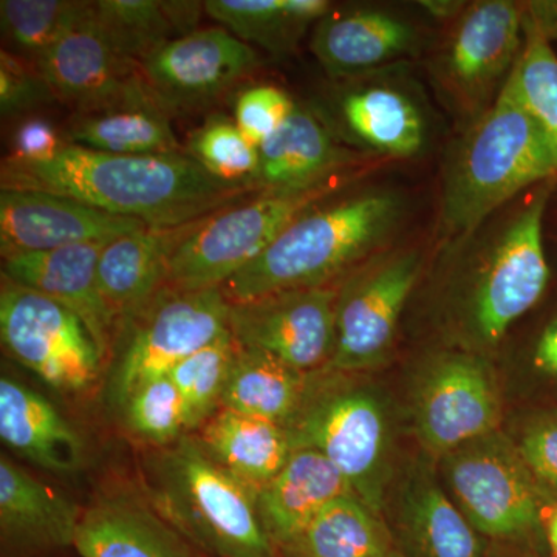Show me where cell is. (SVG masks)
<instances>
[{
    "label": "cell",
    "mask_w": 557,
    "mask_h": 557,
    "mask_svg": "<svg viewBox=\"0 0 557 557\" xmlns=\"http://www.w3.org/2000/svg\"><path fill=\"white\" fill-rule=\"evenodd\" d=\"M416 32L405 21L376 10H359L319 22L311 50L335 76L380 67L408 53Z\"/></svg>",
    "instance_id": "d4e9b609"
},
{
    "label": "cell",
    "mask_w": 557,
    "mask_h": 557,
    "mask_svg": "<svg viewBox=\"0 0 557 557\" xmlns=\"http://www.w3.org/2000/svg\"><path fill=\"white\" fill-rule=\"evenodd\" d=\"M395 552L379 515L351 493L322 509L284 549L288 557H394Z\"/></svg>",
    "instance_id": "4dcf8cb0"
},
{
    "label": "cell",
    "mask_w": 557,
    "mask_h": 557,
    "mask_svg": "<svg viewBox=\"0 0 557 557\" xmlns=\"http://www.w3.org/2000/svg\"><path fill=\"white\" fill-rule=\"evenodd\" d=\"M420 265V255L408 252L368 271L338 293L336 347L330 370L368 369L386 355Z\"/></svg>",
    "instance_id": "5bb4252c"
},
{
    "label": "cell",
    "mask_w": 557,
    "mask_h": 557,
    "mask_svg": "<svg viewBox=\"0 0 557 557\" xmlns=\"http://www.w3.org/2000/svg\"><path fill=\"white\" fill-rule=\"evenodd\" d=\"M106 242L2 258V274L67 307L89 329L102 361L113 355L121 335L115 314L102 298L98 262Z\"/></svg>",
    "instance_id": "e0dca14e"
},
{
    "label": "cell",
    "mask_w": 557,
    "mask_h": 557,
    "mask_svg": "<svg viewBox=\"0 0 557 557\" xmlns=\"http://www.w3.org/2000/svg\"><path fill=\"white\" fill-rule=\"evenodd\" d=\"M295 109V102L278 87L255 86L237 98L234 121L242 134L260 148L281 129Z\"/></svg>",
    "instance_id": "ab89813d"
},
{
    "label": "cell",
    "mask_w": 557,
    "mask_h": 557,
    "mask_svg": "<svg viewBox=\"0 0 557 557\" xmlns=\"http://www.w3.org/2000/svg\"><path fill=\"white\" fill-rule=\"evenodd\" d=\"M146 226L60 194L0 189L2 258L79 244H109Z\"/></svg>",
    "instance_id": "9a60e30c"
},
{
    "label": "cell",
    "mask_w": 557,
    "mask_h": 557,
    "mask_svg": "<svg viewBox=\"0 0 557 557\" xmlns=\"http://www.w3.org/2000/svg\"><path fill=\"white\" fill-rule=\"evenodd\" d=\"M67 145V139L49 121L32 116L22 121L14 132L9 159L21 163H44L53 160Z\"/></svg>",
    "instance_id": "b9f144b4"
},
{
    "label": "cell",
    "mask_w": 557,
    "mask_h": 557,
    "mask_svg": "<svg viewBox=\"0 0 557 557\" xmlns=\"http://www.w3.org/2000/svg\"><path fill=\"white\" fill-rule=\"evenodd\" d=\"M417 420L421 438L437 453L496 432L500 399L486 362L469 355L442 359L421 388Z\"/></svg>",
    "instance_id": "2e32d148"
},
{
    "label": "cell",
    "mask_w": 557,
    "mask_h": 557,
    "mask_svg": "<svg viewBox=\"0 0 557 557\" xmlns=\"http://www.w3.org/2000/svg\"><path fill=\"white\" fill-rule=\"evenodd\" d=\"M343 113L350 131L380 152L410 157L424 145V123L416 106L391 87L350 91Z\"/></svg>",
    "instance_id": "d6a6232c"
},
{
    "label": "cell",
    "mask_w": 557,
    "mask_h": 557,
    "mask_svg": "<svg viewBox=\"0 0 557 557\" xmlns=\"http://www.w3.org/2000/svg\"><path fill=\"white\" fill-rule=\"evenodd\" d=\"M357 177L348 171L309 188L269 190L209 215L172 255L166 287L218 288L265 251L293 220Z\"/></svg>",
    "instance_id": "5b68a950"
},
{
    "label": "cell",
    "mask_w": 557,
    "mask_h": 557,
    "mask_svg": "<svg viewBox=\"0 0 557 557\" xmlns=\"http://www.w3.org/2000/svg\"><path fill=\"white\" fill-rule=\"evenodd\" d=\"M83 511L5 454L0 457V534L7 548L33 555L73 547Z\"/></svg>",
    "instance_id": "d6986e66"
},
{
    "label": "cell",
    "mask_w": 557,
    "mask_h": 557,
    "mask_svg": "<svg viewBox=\"0 0 557 557\" xmlns=\"http://www.w3.org/2000/svg\"><path fill=\"white\" fill-rule=\"evenodd\" d=\"M523 3L485 0L469 7L450 40L446 67L465 95L480 97L519 57Z\"/></svg>",
    "instance_id": "44dd1931"
},
{
    "label": "cell",
    "mask_w": 557,
    "mask_h": 557,
    "mask_svg": "<svg viewBox=\"0 0 557 557\" xmlns=\"http://www.w3.org/2000/svg\"><path fill=\"white\" fill-rule=\"evenodd\" d=\"M0 338L10 357L61 392L90 387L104 366L78 314L3 274Z\"/></svg>",
    "instance_id": "52a82bcc"
},
{
    "label": "cell",
    "mask_w": 557,
    "mask_h": 557,
    "mask_svg": "<svg viewBox=\"0 0 557 557\" xmlns=\"http://www.w3.org/2000/svg\"><path fill=\"white\" fill-rule=\"evenodd\" d=\"M121 405L132 434L152 445H170L188 431L185 406L170 375L141 384Z\"/></svg>",
    "instance_id": "74e56055"
},
{
    "label": "cell",
    "mask_w": 557,
    "mask_h": 557,
    "mask_svg": "<svg viewBox=\"0 0 557 557\" xmlns=\"http://www.w3.org/2000/svg\"><path fill=\"white\" fill-rule=\"evenodd\" d=\"M153 511L205 557H276L255 491L183 435L150 468Z\"/></svg>",
    "instance_id": "3957f363"
},
{
    "label": "cell",
    "mask_w": 557,
    "mask_h": 557,
    "mask_svg": "<svg viewBox=\"0 0 557 557\" xmlns=\"http://www.w3.org/2000/svg\"><path fill=\"white\" fill-rule=\"evenodd\" d=\"M57 102L49 83L38 65L11 53L0 51V112L3 119L35 112Z\"/></svg>",
    "instance_id": "f35d334b"
},
{
    "label": "cell",
    "mask_w": 557,
    "mask_h": 557,
    "mask_svg": "<svg viewBox=\"0 0 557 557\" xmlns=\"http://www.w3.org/2000/svg\"><path fill=\"white\" fill-rule=\"evenodd\" d=\"M73 548L81 557H194L156 511L121 497L84 509Z\"/></svg>",
    "instance_id": "cb8c5ba5"
},
{
    "label": "cell",
    "mask_w": 557,
    "mask_h": 557,
    "mask_svg": "<svg viewBox=\"0 0 557 557\" xmlns=\"http://www.w3.org/2000/svg\"><path fill=\"white\" fill-rule=\"evenodd\" d=\"M545 537L553 557H557V508L549 512L545 522Z\"/></svg>",
    "instance_id": "bcb514c9"
},
{
    "label": "cell",
    "mask_w": 557,
    "mask_h": 557,
    "mask_svg": "<svg viewBox=\"0 0 557 557\" xmlns=\"http://www.w3.org/2000/svg\"><path fill=\"white\" fill-rule=\"evenodd\" d=\"M325 0H207L205 13L249 46L287 53L311 22L327 16Z\"/></svg>",
    "instance_id": "f546056e"
},
{
    "label": "cell",
    "mask_w": 557,
    "mask_h": 557,
    "mask_svg": "<svg viewBox=\"0 0 557 557\" xmlns=\"http://www.w3.org/2000/svg\"><path fill=\"white\" fill-rule=\"evenodd\" d=\"M448 479L463 515L482 536L520 541L539 527L536 480L502 435L487 434L449 453Z\"/></svg>",
    "instance_id": "9c48e42d"
},
{
    "label": "cell",
    "mask_w": 557,
    "mask_h": 557,
    "mask_svg": "<svg viewBox=\"0 0 557 557\" xmlns=\"http://www.w3.org/2000/svg\"><path fill=\"white\" fill-rule=\"evenodd\" d=\"M336 302L338 292L327 285L230 302V332L240 346L311 375L335 355Z\"/></svg>",
    "instance_id": "8fae6325"
},
{
    "label": "cell",
    "mask_w": 557,
    "mask_h": 557,
    "mask_svg": "<svg viewBox=\"0 0 557 557\" xmlns=\"http://www.w3.org/2000/svg\"><path fill=\"white\" fill-rule=\"evenodd\" d=\"M534 362L544 372L557 375V319L542 333L534 354Z\"/></svg>",
    "instance_id": "ee69618b"
},
{
    "label": "cell",
    "mask_w": 557,
    "mask_h": 557,
    "mask_svg": "<svg viewBox=\"0 0 557 557\" xmlns=\"http://www.w3.org/2000/svg\"><path fill=\"white\" fill-rule=\"evenodd\" d=\"M87 2L79 0H2L3 50L38 65L81 20Z\"/></svg>",
    "instance_id": "836d02e7"
},
{
    "label": "cell",
    "mask_w": 557,
    "mask_h": 557,
    "mask_svg": "<svg viewBox=\"0 0 557 557\" xmlns=\"http://www.w3.org/2000/svg\"><path fill=\"white\" fill-rule=\"evenodd\" d=\"M293 449H317L379 515L386 485V417L379 399L336 381L310 380L306 397L284 424Z\"/></svg>",
    "instance_id": "8992f818"
},
{
    "label": "cell",
    "mask_w": 557,
    "mask_h": 557,
    "mask_svg": "<svg viewBox=\"0 0 557 557\" xmlns=\"http://www.w3.org/2000/svg\"><path fill=\"white\" fill-rule=\"evenodd\" d=\"M394 557H403V556H401V553H399L398 549H397V552H395Z\"/></svg>",
    "instance_id": "7dc6e473"
},
{
    "label": "cell",
    "mask_w": 557,
    "mask_h": 557,
    "mask_svg": "<svg viewBox=\"0 0 557 557\" xmlns=\"http://www.w3.org/2000/svg\"><path fill=\"white\" fill-rule=\"evenodd\" d=\"M311 375L293 369L267 351L236 343L222 409L284 426L306 397Z\"/></svg>",
    "instance_id": "83f0119b"
},
{
    "label": "cell",
    "mask_w": 557,
    "mask_h": 557,
    "mask_svg": "<svg viewBox=\"0 0 557 557\" xmlns=\"http://www.w3.org/2000/svg\"><path fill=\"white\" fill-rule=\"evenodd\" d=\"M392 194H362L304 212L265 251L222 285L228 302L322 287L364 258L397 222Z\"/></svg>",
    "instance_id": "7a4b0ae2"
},
{
    "label": "cell",
    "mask_w": 557,
    "mask_h": 557,
    "mask_svg": "<svg viewBox=\"0 0 557 557\" xmlns=\"http://www.w3.org/2000/svg\"><path fill=\"white\" fill-rule=\"evenodd\" d=\"M520 100L547 141L557 168V54L523 16V47L511 69Z\"/></svg>",
    "instance_id": "d590c367"
},
{
    "label": "cell",
    "mask_w": 557,
    "mask_h": 557,
    "mask_svg": "<svg viewBox=\"0 0 557 557\" xmlns=\"http://www.w3.org/2000/svg\"><path fill=\"white\" fill-rule=\"evenodd\" d=\"M0 189L60 194L149 226L183 225L260 194L219 182L186 152L115 156L70 143L44 163L5 157Z\"/></svg>",
    "instance_id": "6da1fadb"
},
{
    "label": "cell",
    "mask_w": 557,
    "mask_h": 557,
    "mask_svg": "<svg viewBox=\"0 0 557 557\" xmlns=\"http://www.w3.org/2000/svg\"><path fill=\"white\" fill-rule=\"evenodd\" d=\"M234 348L236 341L228 330L168 373L183 399L188 431H197L222 409Z\"/></svg>",
    "instance_id": "e575fe53"
},
{
    "label": "cell",
    "mask_w": 557,
    "mask_h": 557,
    "mask_svg": "<svg viewBox=\"0 0 557 557\" xmlns=\"http://www.w3.org/2000/svg\"><path fill=\"white\" fill-rule=\"evenodd\" d=\"M228 330L230 302L222 288L161 289L121 333L126 344L115 372L116 397L123 403Z\"/></svg>",
    "instance_id": "ba28073f"
},
{
    "label": "cell",
    "mask_w": 557,
    "mask_h": 557,
    "mask_svg": "<svg viewBox=\"0 0 557 557\" xmlns=\"http://www.w3.org/2000/svg\"><path fill=\"white\" fill-rule=\"evenodd\" d=\"M350 493L347 480L327 457L300 448L293 449L284 468L260 487L256 502L271 542L284 552L322 509Z\"/></svg>",
    "instance_id": "ffe728a7"
},
{
    "label": "cell",
    "mask_w": 557,
    "mask_h": 557,
    "mask_svg": "<svg viewBox=\"0 0 557 557\" xmlns=\"http://www.w3.org/2000/svg\"><path fill=\"white\" fill-rule=\"evenodd\" d=\"M197 431L208 456L256 494L293 453L282 424L234 410L220 409Z\"/></svg>",
    "instance_id": "484cf974"
},
{
    "label": "cell",
    "mask_w": 557,
    "mask_h": 557,
    "mask_svg": "<svg viewBox=\"0 0 557 557\" xmlns=\"http://www.w3.org/2000/svg\"><path fill=\"white\" fill-rule=\"evenodd\" d=\"M39 70L57 101L72 110V115L161 104L141 65L119 53L95 24L90 2L81 20L44 58Z\"/></svg>",
    "instance_id": "30bf717a"
},
{
    "label": "cell",
    "mask_w": 557,
    "mask_h": 557,
    "mask_svg": "<svg viewBox=\"0 0 557 557\" xmlns=\"http://www.w3.org/2000/svg\"><path fill=\"white\" fill-rule=\"evenodd\" d=\"M553 183L545 182L494 249L474 298L475 332L487 344L536 306L547 288L549 269L544 249V214Z\"/></svg>",
    "instance_id": "7c38bea8"
},
{
    "label": "cell",
    "mask_w": 557,
    "mask_h": 557,
    "mask_svg": "<svg viewBox=\"0 0 557 557\" xmlns=\"http://www.w3.org/2000/svg\"><path fill=\"white\" fill-rule=\"evenodd\" d=\"M403 531L408 557H485L482 534L431 482L410 493Z\"/></svg>",
    "instance_id": "1f68e13d"
},
{
    "label": "cell",
    "mask_w": 557,
    "mask_h": 557,
    "mask_svg": "<svg viewBox=\"0 0 557 557\" xmlns=\"http://www.w3.org/2000/svg\"><path fill=\"white\" fill-rule=\"evenodd\" d=\"M91 17L127 60L141 64L172 40L199 30L205 2L183 0H95Z\"/></svg>",
    "instance_id": "4316f807"
},
{
    "label": "cell",
    "mask_w": 557,
    "mask_h": 557,
    "mask_svg": "<svg viewBox=\"0 0 557 557\" xmlns=\"http://www.w3.org/2000/svg\"><path fill=\"white\" fill-rule=\"evenodd\" d=\"M258 50L223 27L172 40L143 61L150 89L172 112L215 100L260 67Z\"/></svg>",
    "instance_id": "4fadbf2b"
},
{
    "label": "cell",
    "mask_w": 557,
    "mask_h": 557,
    "mask_svg": "<svg viewBox=\"0 0 557 557\" xmlns=\"http://www.w3.org/2000/svg\"><path fill=\"white\" fill-rule=\"evenodd\" d=\"M185 150L219 182L260 193L256 186L260 170L259 148L242 134L234 119L220 113L209 116L190 135Z\"/></svg>",
    "instance_id": "8d00e7d4"
},
{
    "label": "cell",
    "mask_w": 557,
    "mask_h": 557,
    "mask_svg": "<svg viewBox=\"0 0 557 557\" xmlns=\"http://www.w3.org/2000/svg\"><path fill=\"white\" fill-rule=\"evenodd\" d=\"M70 145L115 156H171L186 152L175 137L171 112L161 104L131 106L97 113H73Z\"/></svg>",
    "instance_id": "f1b7e54d"
},
{
    "label": "cell",
    "mask_w": 557,
    "mask_h": 557,
    "mask_svg": "<svg viewBox=\"0 0 557 557\" xmlns=\"http://www.w3.org/2000/svg\"><path fill=\"white\" fill-rule=\"evenodd\" d=\"M523 16L545 39H557V0H537L523 3Z\"/></svg>",
    "instance_id": "7bdbcfd3"
},
{
    "label": "cell",
    "mask_w": 557,
    "mask_h": 557,
    "mask_svg": "<svg viewBox=\"0 0 557 557\" xmlns=\"http://www.w3.org/2000/svg\"><path fill=\"white\" fill-rule=\"evenodd\" d=\"M557 177V168L536 121L516 89L511 70L493 109L469 137L449 180L445 218L467 236L520 190Z\"/></svg>",
    "instance_id": "277c9868"
},
{
    "label": "cell",
    "mask_w": 557,
    "mask_h": 557,
    "mask_svg": "<svg viewBox=\"0 0 557 557\" xmlns=\"http://www.w3.org/2000/svg\"><path fill=\"white\" fill-rule=\"evenodd\" d=\"M0 437L17 456L54 474L83 467L84 442L76 429L49 399L11 376L0 380Z\"/></svg>",
    "instance_id": "603a6c76"
},
{
    "label": "cell",
    "mask_w": 557,
    "mask_h": 557,
    "mask_svg": "<svg viewBox=\"0 0 557 557\" xmlns=\"http://www.w3.org/2000/svg\"><path fill=\"white\" fill-rule=\"evenodd\" d=\"M519 450L533 478L557 496V420L539 421L528 429Z\"/></svg>",
    "instance_id": "60d3db41"
},
{
    "label": "cell",
    "mask_w": 557,
    "mask_h": 557,
    "mask_svg": "<svg viewBox=\"0 0 557 557\" xmlns=\"http://www.w3.org/2000/svg\"><path fill=\"white\" fill-rule=\"evenodd\" d=\"M207 218L177 226H146L102 249L98 282L121 333L166 288L172 255Z\"/></svg>",
    "instance_id": "ac0fdd59"
},
{
    "label": "cell",
    "mask_w": 557,
    "mask_h": 557,
    "mask_svg": "<svg viewBox=\"0 0 557 557\" xmlns=\"http://www.w3.org/2000/svg\"><path fill=\"white\" fill-rule=\"evenodd\" d=\"M259 152L260 193L309 188L354 171L357 163L355 153L336 141L321 119L300 106Z\"/></svg>",
    "instance_id": "7402d4cb"
},
{
    "label": "cell",
    "mask_w": 557,
    "mask_h": 557,
    "mask_svg": "<svg viewBox=\"0 0 557 557\" xmlns=\"http://www.w3.org/2000/svg\"><path fill=\"white\" fill-rule=\"evenodd\" d=\"M421 5H423L429 13L434 14L435 17L445 20V17L456 14L457 11L460 10V5H463V3L446 2V0H442V2H434V0H431V2H421Z\"/></svg>",
    "instance_id": "f6af8a7d"
}]
</instances>
